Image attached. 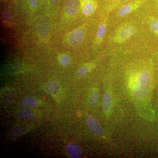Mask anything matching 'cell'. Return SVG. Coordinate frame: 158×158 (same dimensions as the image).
<instances>
[{
  "label": "cell",
  "instance_id": "obj_24",
  "mask_svg": "<svg viewBox=\"0 0 158 158\" xmlns=\"http://www.w3.org/2000/svg\"><path fill=\"white\" fill-rule=\"evenodd\" d=\"M107 1H111V0H107Z\"/></svg>",
  "mask_w": 158,
  "mask_h": 158
},
{
  "label": "cell",
  "instance_id": "obj_2",
  "mask_svg": "<svg viewBox=\"0 0 158 158\" xmlns=\"http://www.w3.org/2000/svg\"><path fill=\"white\" fill-rule=\"evenodd\" d=\"M85 35L84 27H79L66 34L64 40L69 46L76 47L78 46L83 42Z\"/></svg>",
  "mask_w": 158,
  "mask_h": 158
},
{
  "label": "cell",
  "instance_id": "obj_3",
  "mask_svg": "<svg viewBox=\"0 0 158 158\" xmlns=\"http://www.w3.org/2000/svg\"><path fill=\"white\" fill-rule=\"evenodd\" d=\"M135 29L131 25L123 26L117 31L113 37L115 42L121 43L124 42L131 38L135 34Z\"/></svg>",
  "mask_w": 158,
  "mask_h": 158
},
{
  "label": "cell",
  "instance_id": "obj_8",
  "mask_svg": "<svg viewBox=\"0 0 158 158\" xmlns=\"http://www.w3.org/2000/svg\"><path fill=\"white\" fill-rule=\"evenodd\" d=\"M106 21H104L99 26L97 31L96 37H95L94 44L97 46L101 43L102 41L106 35L107 30Z\"/></svg>",
  "mask_w": 158,
  "mask_h": 158
},
{
  "label": "cell",
  "instance_id": "obj_23",
  "mask_svg": "<svg viewBox=\"0 0 158 158\" xmlns=\"http://www.w3.org/2000/svg\"><path fill=\"white\" fill-rule=\"evenodd\" d=\"M81 2L82 5L85 4V3L87 2H90V1H92V0H81Z\"/></svg>",
  "mask_w": 158,
  "mask_h": 158
},
{
  "label": "cell",
  "instance_id": "obj_21",
  "mask_svg": "<svg viewBox=\"0 0 158 158\" xmlns=\"http://www.w3.org/2000/svg\"><path fill=\"white\" fill-rule=\"evenodd\" d=\"M60 0H50V2L52 5H56L59 4Z\"/></svg>",
  "mask_w": 158,
  "mask_h": 158
},
{
  "label": "cell",
  "instance_id": "obj_20",
  "mask_svg": "<svg viewBox=\"0 0 158 158\" xmlns=\"http://www.w3.org/2000/svg\"><path fill=\"white\" fill-rule=\"evenodd\" d=\"M29 6L32 11H34L37 9L38 4V0H28Z\"/></svg>",
  "mask_w": 158,
  "mask_h": 158
},
{
  "label": "cell",
  "instance_id": "obj_11",
  "mask_svg": "<svg viewBox=\"0 0 158 158\" xmlns=\"http://www.w3.org/2000/svg\"><path fill=\"white\" fill-rule=\"evenodd\" d=\"M103 108L105 113L109 114L111 110L112 104V98L111 94L109 92L105 94L103 99Z\"/></svg>",
  "mask_w": 158,
  "mask_h": 158
},
{
  "label": "cell",
  "instance_id": "obj_4",
  "mask_svg": "<svg viewBox=\"0 0 158 158\" xmlns=\"http://www.w3.org/2000/svg\"><path fill=\"white\" fill-rule=\"evenodd\" d=\"M79 0H66L65 2L64 16L67 20L76 17L79 10Z\"/></svg>",
  "mask_w": 158,
  "mask_h": 158
},
{
  "label": "cell",
  "instance_id": "obj_17",
  "mask_svg": "<svg viewBox=\"0 0 158 158\" xmlns=\"http://www.w3.org/2000/svg\"><path fill=\"white\" fill-rule=\"evenodd\" d=\"M149 26L151 31L158 36V20L152 19L150 22Z\"/></svg>",
  "mask_w": 158,
  "mask_h": 158
},
{
  "label": "cell",
  "instance_id": "obj_12",
  "mask_svg": "<svg viewBox=\"0 0 158 158\" xmlns=\"http://www.w3.org/2000/svg\"><path fill=\"white\" fill-rule=\"evenodd\" d=\"M94 64L93 63H89V64H85L82 65L80 68L78 69L77 74L78 76L80 77H83L86 76L90 73V71L92 70L94 68Z\"/></svg>",
  "mask_w": 158,
  "mask_h": 158
},
{
  "label": "cell",
  "instance_id": "obj_13",
  "mask_svg": "<svg viewBox=\"0 0 158 158\" xmlns=\"http://www.w3.org/2000/svg\"><path fill=\"white\" fill-rule=\"evenodd\" d=\"M21 103L27 106L36 107L38 106V103L34 98L32 97H26L21 101Z\"/></svg>",
  "mask_w": 158,
  "mask_h": 158
},
{
  "label": "cell",
  "instance_id": "obj_9",
  "mask_svg": "<svg viewBox=\"0 0 158 158\" xmlns=\"http://www.w3.org/2000/svg\"><path fill=\"white\" fill-rule=\"evenodd\" d=\"M60 89L59 82L56 80H51L44 86V90L47 93L52 95L56 94Z\"/></svg>",
  "mask_w": 158,
  "mask_h": 158
},
{
  "label": "cell",
  "instance_id": "obj_15",
  "mask_svg": "<svg viewBox=\"0 0 158 158\" xmlns=\"http://www.w3.org/2000/svg\"><path fill=\"white\" fill-rule=\"evenodd\" d=\"M99 102V96L97 90H94L90 94L89 97V102L90 105L93 106H96L98 104Z\"/></svg>",
  "mask_w": 158,
  "mask_h": 158
},
{
  "label": "cell",
  "instance_id": "obj_6",
  "mask_svg": "<svg viewBox=\"0 0 158 158\" xmlns=\"http://www.w3.org/2000/svg\"><path fill=\"white\" fill-rule=\"evenodd\" d=\"M87 123L91 132L96 135L101 136L104 134L103 130L99 122L92 116H89L87 119Z\"/></svg>",
  "mask_w": 158,
  "mask_h": 158
},
{
  "label": "cell",
  "instance_id": "obj_19",
  "mask_svg": "<svg viewBox=\"0 0 158 158\" xmlns=\"http://www.w3.org/2000/svg\"><path fill=\"white\" fill-rule=\"evenodd\" d=\"M131 1H132V0H114V2L112 3V5H111L109 7V9H110V10H111V9H113L114 7L118 5L123 4V3L128 2Z\"/></svg>",
  "mask_w": 158,
  "mask_h": 158
},
{
  "label": "cell",
  "instance_id": "obj_25",
  "mask_svg": "<svg viewBox=\"0 0 158 158\" xmlns=\"http://www.w3.org/2000/svg\"><path fill=\"white\" fill-rule=\"evenodd\" d=\"M157 2H158V0H157Z\"/></svg>",
  "mask_w": 158,
  "mask_h": 158
},
{
  "label": "cell",
  "instance_id": "obj_7",
  "mask_svg": "<svg viewBox=\"0 0 158 158\" xmlns=\"http://www.w3.org/2000/svg\"><path fill=\"white\" fill-rule=\"evenodd\" d=\"M97 8V3L95 1L92 0L87 2L82 6V12L85 16H90L96 11Z\"/></svg>",
  "mask_w": 158,
  "mask_h": 158
},
{
  "label": "cell",
  "instance_id": "obj_16",
  "mask_svg": "<svg viewBox=\"0 0 158 158\" xmlns=\"http://www.w3.org/2000/svg\"><path fill=\"white\" fill-rule=\"evenodd\" d=\"M18 116L20 118L26 119H32L35 117V115L30 111H22L19 113Z\"/></svg>",
  "mask_w": 158,
  "mask_h": 158
},
{
  "label": "cell",
  "instance_id": "obj_22",
  "mask_svg": "<svg viewBox=\"0 0 158 158\" xmlns=\"http://www.w3.org/2000/svg\"><path fill=\"white\" fill-rule=\"evenodd\" d=\"M22 111H30V110H31V109H30V108L27 107L26 108V107H23L22 108Z\"/></svg>",
  "mask_w": 158,
  "mask_h": 158
},
{
  "label": "cell",
  "instance_id": "obj_14",
  "mask_svg": "<svg viewBox=\"0 0 158 158\" xmlns=\"http://www.w3.org/2000/svg\"><path fill=\"white\" fill-rule=\"evenodd\" d=\"M58 60L60 64L63 66H67L70 65L71 61L70 56L66 53L59 55L58 56Z\"/></svg>",
  "mask_w": 158,
  "mask_h": 158
},
{
  "label": "cell",
  "instance_id": "obj_5",
  "mask_svg": "<svg viewBox=\"0 0 158 158\" xmlns=\"http://www.w3.org/2000/svg\"><path fill=\"white\" fill-rule=\"evenodd\" d=\"M142 2L141 1H137L136 2H132L125 4L122 6L118 11V15L120 17H123L130 14L132 11L138 8Z\"/></svg>",
  "mask_w": 158,
  "mask_h": 158
},
{
  "label": "cell",
  "instance_id": "obj_1",
  "mask_svg": "<svg viewBox=\"0 0 158 158\" xmlns=\"http://www.w3.org/2000/svg\"><path fill=\"white\" fill-rule=\"evenodd\" d=\"M151 80V74L146 70L141 71L131 76L129 85L136 98L142 99L147 95Z\"/></svg>",
  "mask_w": 158,
  "mask_h": 158
},
{
  "label": "cell",
  "instance_id": "obj_18",
  "mask_svg": "<svg viewBox=\"0 0 158 158\" xmlns=\"http://www.w3.org/2000/svg\"><path fill=\"white\" fill-rule=\"evenodd\" d=\"M3 19L5 20V21L7 23H12L13 21V16L11 13L9 12H7L6 11L5 13L3 14Z\"/></svg>",
  "mask_w": 158,
  "mask_h": 158
},
{
  "label": "cell",
  "instance_id": "obj_10",
  "mask_svg": "<svg viewBox=\"0 0 158 158\" xmlns=\"http://www.w3.org/2000/svg\"><path fill=\"white\" fill-rule=\"evenodd\" d=\"M69 155L71 157L80 158L82 154V151L81 148L77 144L73 143H69L66 148Z\"/></svg>",
  "mask_w": 158,
  "mask_h": 158
}]
</instances>
